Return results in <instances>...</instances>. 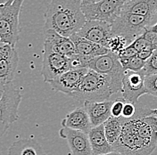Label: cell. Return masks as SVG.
Here are the masks:
<instances>
[{
    "label": "cell",
    "instance_id": "2e32d148",
    "mask_svg": "<svg viewBox=\"0 0 157 155\" xmlns=\"http://www.w3.org/2000/svg\"><path fill=\"white\" fill-rule=\"evenodd\" d=\"M62 126L63 127L82 131L86 134H88L93 127L90 118L84 107H78L68 113L62 120Z\"/></svg>",
    "mask_w": 157,
    "mask_h": 155
},
{
    "label": "cell",
    "instance_id": "d590c367",
    "mask_svg": "<svg viewBox=\"0 0 157 155\" xmlns=\"http://www.w3.org/2000/svg\"><path fill=\"white\" fill-rule=\"evenodd\" d=\"M8 127H9V125L6 124L2 120H0V138L5 135V133L7 131Z\"/></svg>",
    "mask_w": 157,
    "mask_h": 155
},
{
    "label": "cell",
    "instance_id": "cb8c5ba5",
    "mask_svg": "<svg viewBox=\"0 0 157 155\" xmlns=\"http://www.w3.org/2000/svg\"><path fill=\"white\" fill-rule=\"evenodd\" d=\"M127 46H128V41L123 37L113 36L108 43L107 48L109 49L110 52L119 55Z\"/></svg>",
    "mask_w": 157,
    "mask_h": 155
},
{
    "label": "cell",
    "instance_id": "4fadbf2b",
    "mask_svg": "<svg viewBox=\"0 0 157 155\" xmlns=\"http://www.w3.org/2000/svg\"><path fill=\"white\" fill-rule=\"evenodd\" d=\"M59 136L67 141L71 155H94L88 134L63 127L59 130Z\"/></svg>",
    "mask_w": 157,
    "mask_h": 155
},
{
    "label": "cell",
    "instance_id": "4316f807",
    "mask_svg": "<svg viewBox=\"0 0 157 155\" xmlns=\"http://www.w3.org/2000/svg\"><path fill=\"white\" fill-rule=\"evenodd\" d=\"M145 87L147 94L157 97V74L145 78Z\"/></svg>",
    "mask_w": 157,
    "mask_h": 155
},
{
    "label": "cell",
    "instance_id": "3957f363",
    "mask_svg": "<svg viewBox=\"0 0 157 155\" xmlns=\"http://www.w3.org/2000/svg\"><path fill=\"white\" fill-rule=\"evenodd\" d=\"M121 90V88L114 83L111 77L88 70L77 90L71 96L83 104L103 102L111 100V97Z\"/></svg>",
    "mask_w": 157,
    "mask_h": 155
},
{
    "label": "cell",
    "instance_id": "8fae6325",
    "mask_svg": "<svg viewBox=\"0 0 157 155\" xmlns=\"http://www.w3.org/2000/svg\"><path fill=\"white\" fill-rule=\"evenodd\" d=\"M77 35L106 48L110 39L113 37L112 24L101 21H87Z\"/></svg>",
    "mask_w": 157,
    "mask_h": 155
},
{
    "label": "cell",
    "instance_id": "7a4b0ae2",
    "mask_svg": "<svg viewBox=\"0 0 157 155\" xmlns=\"http://www.w3.org/2000/svg\"><path fill=\"white\" fill-rule=\"evenodd\" d=\"M81 6L79 0H51L44 13V30L53 29L66 38L78 34L87 21Z\"/></svg>",
    "mask_w": 157,
    "mask_h": 155
},
{
    "label": "cell",
    "instance_id": "ba28073f",
    "mask_svg": "<svg viewBox=\"0 0 157 155\" xmlns=\"http://www.w3.org/2000/svg\"><path fill=\"white\" fill-rule=\"evenodd\" d=\"M71 70L70 58L54 52L44 44L41 74L45 82L49 83Z\"/></svg>",
    "mask_w": 157,
    "mask_h": 155
},
{
    "label": "cell",
    "instance_id": "ac0fdd59",
    "mask_svg": "<svg viewBox=\"0 0 157 155\" xmlns=\"http://www.w3.org/2000/svg\"><path fill=\"white\" fill-rule=\"evenodd\" d=\"M19 62V55L15 47H11L0 60V81L3 83L13 82Z\"/></svg>",
    "mask_w": 157,
    "mask_h": 155
},
{
    "label": "cell",
    "instance_id": "484cf974",
    "mask_svg": "<svg viewBox=\"0 0 157 155\" xmlns=\"http://www.w3.org/2000/svg\"><path fill=\"white\" fill-rule=\"evenodd\" d=\"M134 48L137 50V52H141V51H153L152 47L150 42L148 41V39H147L145 33L142 34L141 36H139L136 40H134L131 44H130ZM154 52V51H153Z\"/></svg>",
    "mask_w": 157,
    "mask_h": 155
},
{
    "label": "cell",
    "instance_id": "ffe728a7",
    "mask_svg": "<svg viewBox=\"0 0 157 155\" xmlns=\"http://www.w3.org/2000/svg\"><path fill=\"white\" fill-rule=\"evenodd\" d=\"M88 135L94 155L106 154L114 151L113 146L109 144L105 136L104 124L98 127H93Z\"/></svg>",
    "mask_w": 157,
    "mask_h": 155
},
{
    "label": "cell",
    "instance_id": "8992f818",
    "mask_svg": "<svg viewBox=\"0 0 157 155\" xmlns=\"http://www.w3.org/2000/svg\"><path fill=\"white\" fill-rule=\"evenodd\" d=\"M24 0H14L0 19V41L15 47L20 39L19 16Z\"/></svg>",
    "mask_w": 157,
    "mask_h": 155
},
{
    "label": "cell",
    "instance_id": "d6a6232c",
    "mask_svg": "<svg viewBox=\"0 0 157 155\" xmlns=\"http://www.w3.org/2000/svg\"><path fill=\"white\" fill-rule=\"evenodd\" d=\"M11 47H12V46H10L8 44H6V43H3V42L0 41V60L4 57V55L7 53V51Z\"/></svg>",
    "mask_w": 157,
    "mask_h": 155
},
{
    "label": "cell",
    "instance_id": "ee69618b",
    "mask_svg": "<svg viewBox=\"0 0 157 155\" xmlns=\"http://www.w3.org/2000/svg\"><path fill=\"white\" fill-rule=\"evenodd\" d=\"M125 1H126V2H127V1H129V0H125Z\"/></svg>",
    "mask_w": 157,
    "mask_h": 155
},
{
    "label": "cell",
    "instance_id": "7bdbcfd3",
    "mask_svg": "<svg viewBox=\"0 0 157 155\" xmlns=\"http://www.w3.org/2000/svg\"><path fill=\"white\" fill-rule=\"evenodd\" d=\"M5 85V83H3L2 81H0V87H2V86H4Z\"/></svg>",
    "mask_w": 157,
    "mask_h": 155
},
{
    "label": "cell",
    "instance_id": "9a60e30c",
    "mask_svg": "<svg viewBox=\"0 0 157 155\" xmlns=\"http://www.w3.org/2000/svg\"><path fill=\"white\" fill-rule=\"evenodd\" d=\"M113 99L103 102H87L84 103V108L90 118L93 127L103 125L112 117V105Z\"/></svg>",
    "mask_w": 157,
    "mask_h": 155
},
{
    "label": "cell",
    "instance_id": "e0dca14e",
    "mask_svg": "<svg viewBox=\"0 0 157 155\" xmlns=\"http://www.w3.org/2000/svg\"><path fill=\"white\" fill-rule=\"evenodd\" d=\"M71 39L75 45L76 54L88 60L106 55L110 52L109 49L106 48L105 47H103L84 38H81L77 34L71 37Z\"/></svg>",
    "mask_w": 157,
    "mask_h": 155
},
{
    "label": "cell",
    "instance_id": "5b68a950",
    "mask_svg": "<svg viewBox=\"0 0 157 155\" xmlns=\"http://www.w3.org/2000/svg\"><path fill=\"white\" fill-rule=\"evenodd\" d=\"M125 0H102L100 2L82 5V12L87 21H101L113 24L121 14Z\"/></svg>",
    "mask_w": 157,
    "mask_h": 155
},
{
    "label": "cell",
    "instance_id": "7402d4cb",
    "mask_svg": "<svg viewBox=\"0 0 157 155\" xmlns=\"http://www.w3.org/2000/svg\"><path fill=\"white\" fill-rule=\"evenodd\" d=\"M124 123V118L111 117L104 123L105 134L110 145L113 146L121 134L122 127Z\"/></svg>",
    "mask_w": 157,
    "mask_h": 155
},
{
    "label": "cell",
    "instance_id": "836d02e7",
    "mask_svg": "<svg viewBox=\"0 0 157 155\" xmlns=\"http://www.w3.org/2000/svg\"><path fill=\"white\" fill-rule=\"evenodd\" d=\"M153 53H154L153 51H147V50H146V51H141V52H138L137 56L141 59V60L147 62V60L152 56Z\"/></svg>",
    "mask_w": 157,
    "mask_h": 155
},
{
    "label": "cell",
    "instance_id": "8d00e7d4",
    "mask_svg": "<svg viewBox=\"0 0 157 155\" xmlns=\"http://www.w3.org/2000/svg\"><path fill=\"white\" fill-rule=\"evenodd\" d=\"M81 2L82 5H90V4H95V3H98L100 2L102 0H79Z\"/></svg>",
    "mask_w": 157,
    "mask_h": 155
},
{
    "label": "cell",
    "instance_id": "ab89813d",
    "mask_svg": "<svg viewBox=\"0 0 157 155\" xmlns=\"http://www.w3.org/2000/svg\"><path fill=\"white\" fill-rule=\"evenodd\" d=\"M102 155H122L121 153H118L116 151H113V152H111V153H106V154H102Z\"/></svg>",
    "mask_w": 157,
    "mask_h": 155
},
{
    "label": "cell",
    "instance_id": "1f68e13d",
    "mask_svg": "<svg viewBox=\"0 0 157 155\" xmlns=\"http://www.w3.org/2000/svg\"><path fill=\"white\" fill-rule=\"evenodd\" d=\"M144 119V120L147 122L151 127L157 132V116H155V115H150V116H147V117H144L143 118Z\"/></svg>",
    "mask_w": 157,
    "mask_h": 155
},
{
    "label": "cell",
    "instance_id": "b9f144b4",
    "mask_svg": "<svg viewBox=\"0 0 157 155\" xmlns=\"http://www.w3.org/2000/svg\"><path fill=\"white\" fill-rule=\"evenodd\" d=\"M4 87H5V85L0 87V100H1V97H2V96H3V92H4Z\"/></svg>",
    "mask_w": 157,
    "mask_h": 155
},
{
    "label": "cell",
    "instance_id": "f546056e",
    "mask_svg": "<svg viewBox=\"0 0 157 155\" xmlns=\"http://www.w3.org/2000/svg\"><path fill=\"white\" fill-rule=\"evenodd\" d=\"M137 54H138V52L137 50L131 45H128L118 55V56L120 59H130L135 57V56H137Z\"/></svg>",
    "mask_w": 157,
    "mask_h": 155
},
{
    "label": "cell",
    "instance_id": "f6af8a7d",
    "mask_svg": "<svg viewBox=\"0 0 157 155\" xmlns=\"http://www.w3.org/2000/svg\"><path fill=\"white\" fill-rule=\"evenodd\" d=\"M0 120H1V119H0Z\"/></svg>",
    "mask_w": 157,
    "mask_h": 155
},
{
    "label": "cell",
    "instance_id": "9c48e42d",
    "mask_svg": "<svg viewBox=\"0 0 157 155\" xmlns=\"http://www.w3.org/2000/svg\"><path fill=\"white\" fill-rule=\"evenodd\" d=\"M21 101V95L19 89L16 88L13 82L6 83L0 100V119L4 123L10 126L18 119V109Z\"/></svg>",
    "mask_w": 157,
    "mask_h": 155
},
{
    "label": "cell",
    "instance_id": "277c9868",
    "mask_svg": "<svg viewBox=\"0 0 157 155\" xmlns=\"http://www.w3.org/2000/svg\"><path fill=\"white\" fill-rule=\"evenodd\" d=\"M152 21L153 19L149 17L122 12L112 24V31L113 36L123 37L130 45L152 26Z\"/></svg>",
    "mask_w": 157,
    "mask_h": 155
},
{
    "label": "cell",
    "instance_id": "83f0119b",
    "mask_svg": "<svg viewBox=\"0 0 157 155\" xmlns=\"http://www.w3.org/2000/svg\"><path fill=\"white\" fill-rule=\"evenodd\" d=\"M126 101L121 96L113 99V104L112 105V117L120 118L122 116V112Z\"/></svg>",
    "mask_w": 157,
    "mask_h": 155
},
{
    "label": "cell",
    "instance_id": "f1b7e54d",
    "mask_svg": "<svg viewBox=\"0 0 157 155\" xmlns=\"http://www.w3.org/2000/svg\"><path fill=\"white\" fill-rule=\"evenodd\" d=\"M137 111V108L135 104L126 102L125 104H124L123 112H122V117L126 118V119H132V118L136 116Z\"/></svg>",
    "mask_w": 157,
    "mask_h": 155
},
{
    "label": "cell",
    "instance_id": "e575fe53",
    "mask_svg": "<svg viewBox=\"0 0 157 155\" xmlns=\"http://www.w3.org/2000/svg\"><path fill=\"white\" fill-rule=\"evenodd\" d=\"M13 2H10V3H6V4H3V5H0V19L5 15V13H6V11L8 9L9 6L13 3Z\"/></svg>",
    "mask_w": 157,
    "mask_h": 155
},
{
    "label": "cell",
    "instance_id": "30bf717a",
    "mask_svg": "<svg viewBox=\"0 0 157 155\" xmlns=\"http://www.w3.org/2000/svg\"><path fill=\"white\" fill-rule=\"evenodd\" d=\"M146 76L141 72L126 70L122 79V87L121 90V97L127 102L137 104L139 97L147 94L145 87Z\"/></svg>",
    "mask_w": 157,
    "mask_h": 155
},
{
    "label": "cell",
    "instance_id": "6da1fadb",
    "mask_svg": "<svg viewBox=\"0 0 157 155\" xmlns=\"http://www.w3.org/2000/svg\"><path fill=\"white\" fill-rule=\"evenodd\" d=\"M156 146L157 132L143 118L135 116L124 118L121 134L113 147L122 155H150Z\"/></svg>",
    "mask_w": 157,
    "mask_h": 155
},
{
    "label": "cell",
    "instance_id": "74e56055",
    "mask_svg": "<svg viewBox=\"0 0 157 155\" xmlns=\"http://www.w3.org/2000/svg\"><path fill=\"white\" fill-rule=\"evenodd\" d=\"M147 30H148L149 32H151V33H154V34H156L157 35V22L155 23V24H154V25L150 26Z\"/></svg>",
    "mask_w": 157,
    "mask_h": 155
},
{
    "label": "cell",
    "instance_id": "44dd1931",
    "mask_svg": "<svg viewBox=\"0 0 157 155\" xmlns=\"http://www.w3.org/2000/svg\"><path fill=\"white\" fill-rule=\"evenodd\" d=\"M8 155H47L42 146L34 138H21L12 144Z\"/></svg>",
    "mask_w": 157,
    "mask_h": 155
},
{
    "label": "cell",
    "instance_id": "d4e9b609",
    "mask_svg": "<svg viewBox=\"0 0 157 155\" xmlns=\"http://www.w3.org/2000/svg\"><path fill=\"white\" fill-rule=\"evenodd\" d=\"M141 72L146 77L157 74V50L154 51L152 56L146 62L145 67Z\"/></svg>",
    "mask_w": 157,
    "mask_h": 155
},
{
    "label": "cell",
    "instance_id": "52a82bcc",
    "mask_svg": "<svg viewBox=\"0 0 157 155\" xmlns=\"http://www.w3.org/2000/svg\"><path fill=\"white\" fill-rule=\"evenodd\" d=\"M86 68L111 77L117 86L122 87V79L126 70L122 67L116 54L109 52L106 55L91 59L88 61Z\"/></svg>",
    "mask_w": 157,
    "mask_h": 155
},
{
    "label": "cell",
    "instance_id": "d6986e66",
    "mask_svg": "<svg viewBox=\"0 0 157 155\" xmlns=\"http://www.w3.org/2000/svg\"><path fill=\"white\" fill-rule=\"evenodd\" d=\"M122 12L154 20L157 16V0H129L124 4Z\"/></svg>",
    "mask_w": 157,
    "mask_h": 155
},
{
    "label": "cell",
    "instance_id": "7c38bea8",
    "mask_svg": "<svg viewBox=\"0 0 157 155\" xmlns=\"http://www.w3.org/2000/svg\"><path fill=\"white\" fill-rule=\"evenodd\" d=\"M88 71V68L70 70L49 82V85L54 91L61 92L71 96L77 90Z\"/></svg>",
    "mask_w": 157,
    "mask_h": 155
},
{
    "label": "cell",
    "instance_id": "60d3db41",
    "mask_svg": "<svg viewBox=\"0 0 157 155\" xmlns=\"http://www.w3.org/2000/svg\"><path fill=\"white\" fill-rule=\"evenodd\" d=\"M14 0H0V5H3V4H6V3H10V2H13Z\"/></svg>",
    "mask_w": 157,
    "mask_h": 155
},
{
    "label": "cell",
    "instance_id": "603a6c76",
    "mask_svg": "<svg viewBox=\"0 0 157 155\" xmlns=\"http://www.w3.org/2000/svg\"><path fill=\"white\" fill-rule=\"evenodd\" d=\"M120 61L125 70H132L137 72L142 71L146 64V62L141 60L138 56L130 59H120Z\"/></svg>",
    "mask_w": 157,
    "mask_h": 155
},
{
    "label": "cell",
    "instance_id": "4dcf8cb0",
    "mask_svg": "<svg viewBox=\"0 0 157 155\" xmlns=\"http://www.w3.org/2000/svg\"><path fill=\"white\" fill-rule=\"evenodd\" d=\"M145 35H146L147 39H148V41L150 42L153 51H155V50H157V35L156 34L151 33V32H149L148 30H147V31L145 32Z\"/></svg>",
    "mask_w": 157,
    "mask_h": 155
},
{
    "label": "cell",
    "instance_id": "f35d334b",
    "mask_svg": "<svg viewBox=\"0 0 157 155\" xmlns=\"http://www.w3.org/2000/svg\"><path fill=\"white\" fill-rule=\"evenodd\" d=\"M150 115L157 116V109H148V116Z\"/></svg>",
    "mask_w": 157,
    "mask_h": 155
},
{
    "label": "cell",
    "instance_id": "5bb4252c",
    "mask_svg": "<svg viewBox=\"0 0 157 155\" xmlns=\"http://www.w3.org/2000/svg\"><path fill=\"white\" fill-rule=\"evenodd\" d=\"M45 42L54 52L62 55L71 57L76 54V48L71 38H66L58 34L53 29L44 30Z\"/></svg>",
    "mask_w": 157,
    "mask_h": 155
}]
</instances>
